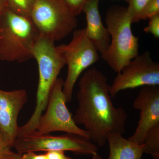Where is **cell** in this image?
Listing matches in <instances>:
<instances>
[{
    "mask_svg": "<svg viewBox=\"0 0 159 159\" xmlns=\"http://www.w3.org/2000/svg\"><path fill=\"white\" fill-rule=\"evenodd\" d=\"M32 54L37 61L39 70L36 105L29 121L19 126L17 137L36 130L40 118L46 110L51 89L66 65L64 58L54 42L40 35L34 43Z\"/></svg>",
    "mask_w": 159,
    "mask_h": 159,
    "instance_id": "7a4b0ae2",
    "label": "cell"
},
{
    "mask_svg": "<svg viewBox=\"0 0 159 159\" xmlns=\"http://www.w3.org/2000/svg\"><path fill=\"white\" fill-rule=\"evenodd\" d=\"M13 147L21 154L29 152L68 151L77 154L93 156L98 151L97 145L89 139L70 133L53 136L31 133L17 137Z\"/></svg>",
    "mask_w": 159,
    "mask_h": 159,
    "instance_id": "52a82bcc",
    "label": "cell"
},
{
    "mask_svg": "<svg viewBox=\"0 0 159 159\" xmlns=\"http://www.w3.org/2000/svg\"><path fill=\"white\" fill-rule=\"evenodd\" d=\"M27 101L25 90L0 89V130L12 148L19 127L17 124L19 114Z\"/></svg>",
    "mask_w": 159,
    "mask_h": 159,
    "instance_id": "8fae6325",
    "label": "cell"
},
{
    "mask_svg": "<svg viewBox=\"0 0 159 159\" xmlns=\"http://www.w3.org/2000/svg\"><path fill=\"white\" fill-rule=\"evenodd\" d=\"M159 14V0H150L141 16V20L149 19L152 16Z\"/></svg>",
    "mask_w": 159,
    "mask_h": 159,
    "instance_id": "ac0fdd59",
    "label": "cell"
},
{
    "mask_svg": "<svg viewBox=\"0 0 159 159\" xmlns=\"http://www.w3.org/2000/svg\"><path fill=\"white\" fill-rule=\"evenodd\" d=\"M39 35L30 18L7 7L0 17V60L23 62L33 58Z\"/></svg>",
    "mask_w": 159,
    "mask_h": 159,
    "instance_id": "277c9868",
    "label": "cell"
},
{
    "mask_svg": "<svg viewBox=\"0 0 159 159\" xmlns=\"http://www.w3.org/2000/svg\"><path fill=\"white\" fill-rule=\"evenodd\" d=\"M63 80L57 78L49 95L45 113L40 118L34 132L46 134L53 132H65L89 139V133L76 124L73 115L67 107V102L63 92Z\"/></svg>",
    "mask_w": 159,
    "mask_h": 159,
    "instance_id": "ba28073f",
    "label": "cell"
},
{
    "mask_svg": "<svg viewBox=\"0 0 159 159\" xmlns=\"http://www.w3.org/2000/svg\"><path fill=\"white\" fill-rule=\"evenodd\" d=\"M46 154L48 159H72L62 151H50L46 152Z\"/></svg>",
    "mask_w": 159,
    "mask_h": 159,
    "instance_id": "44dd1931",
    "label": "cell"
},
{
    "mask_svg": "<svg viewBox=\"0 0 159 159\" xmlns=\"http://www.w3.org/2000/svg\"><path fill=\"white\" fill-rule=\"evenodd\" d=\"M128 4L126 9L132 23L141 20V16L144 8L150 0H125Z\"/></svg>",
    "mask_w": 159,
    "mask_h": 159,
    "instance_id": "2e32d148",
    "label": "cell"
},
{
    "mask_svg": "<svg viewBox=\"0 0 159 159\" xmlns=\"http://www.w3.org/2000/svg\"><path fill=\"white\" fill-rule=\"evenodd\" d=\"M62 54L67 74L64 81L63 92L67 102H70L73 98L75 83L82 72L99 60V52L87 35L85 28L74 30L71 41L67 44L57 46Z\"/></svg>",
    "mask_w": 159,
    "mask_h": 159,
    "instance_id": "8992f818",
    "label": "cell"
},
{
    "mask_svg": "<svg viewBox=\"0 0 159 159\" xmlns=\"http://www.w3.org/2000/svg\"><path fill=\"white\" fill-rule=\"evenodd\" d=\"M110 148L107 159H142L145 153V145L139 144L117 133H109L107 136ZM92 159H103L98 153L92 156Z\"/></svg>",
    "mask_w": 159,
    "mask_h": 159,
    "instance_id": "4fadbf2b",
    "label": "cell"
},
{
    "mask_svg": "<svg viewBox=\"0 0 159 159\" xmlns=\"http://www.w3.org/2000/svg\"><path fill=\"white\" fill-rule=\"evenodd\" d=\"M36 152H29L22 154L20 159H48L46 153L38 154Z\"/></svg>",
    "mask_w": 159,
    "mask_h": 159,
    "instance_id": "7402d4cb",
    "label": "cell"
},
{
    "mask_svg": "<svg viewBox=\"0 0 159 159\" xmlns=\"http://www.w3.org/2000/svg\"><path fill=\"white\" fill-rule=\"evenodd\" d=\"M133 105L134 108L140 111V116L134 132L128 139L142 144L148 129L159 123L158 86L142 87Z\"/></svg>",
    "mask_w": 159,
    "mask_h": 159,
    "instance_id": "30bf717a",
    "label": "cell"
},
{
    "mask_svg": "<svg viewBox=\"0 0 159 159\" xmlns=\"http://www.w3.org/2000/svg\"><path fill=\"white\" fill-rule=\"evenodd\" d=\"M75 16L80 14L88 0H62Z\"/></svg>",
    "mask_w": 159,
    "mask_h": 159,
    "instance_id": "d6986e66",
    "label": "cell"
},
{
    "mask_svg": "<svg viewBox=\"0 0 159 159\" xmlns=\"http://www.w3.org/2000/svg\"><path fill=\"white\" fill-rule=\"evenodd\" d=\"M30 19L40 36L54 42L67 36L77 25L76 16L62 0H35Z\"/></svg>",
    "mask_w": 159,
    "mask_h": 159,
    "instance_id": "5b68a950",
    "label": "cell"
},
{
    "mask_svg": "<svg viewBox=\"0 0 159 159\" xmlns=\"http://www.w3.org/2000/svg\"><path fill=\"white\" fill-rule=\"evenodd\" d=\"M117 74L110 85L111 98L124 90L159 85V63L148 51L132 60Z\"/></svg>",
    "mask_w": 159,
    "mask_h": 159,
    "instance_id": "9c48e42d",
    "label": "cell"
},
{
    "mask_svg": "<svg viewBox=\"0 0 159 159\" xmlns=\"http://www.w3.org/2000/svg\"><path fill=\"white\" fill-rule=\"evenodd\" d=\"M99 0H88L83 11L85 13L87 35L101 56L105 53L110 43V36L104 26L99 13Z\"/></svg>",
    "mask_w": 159,
    "mask_h": 159,
    "instance_id": "7c38bea8",
    "label": "cell"
},
{
    "mask_svg": "<svg viewBox=\"0 0 159 159\" xmlns=\"http://www.w3.org/2000/svg\"><path fill=\"white\" fill-rule=\"evenodd\" d=\"M145 153L148 154L153 159H159V123L148 130L143 140Z\"/></svg>",
    "mask_w": 159,
    "mask_h": 159,
    "instance_id": "5bb4252c",
    "label": "cell"
},
{
    "mask_svg": "<svg viewBox=\"0 0 159 159\" xmlns=\"http://www.w3.org/2000/svg\"><path fill=\"white\" fill-rule=\"evenodd\" d=\"M11 148L0 130V159H20L22 154L13 151Z\"/></svg>",
    "mask_w": 159,
    "mask_h": 159,
    "instance_id": "e0dca14e",
    "label": "cell"
},
{
    "mask_svg": "<svg viewBox=\"0 0 159 159\" xmlns=\"http://www.w3.org/2000/svg\"><path fill=\"white\" fill-rule=\"evenodd\" d=\"M35 0H7L8 7L17 14L30 18Z\"/></svg>",
    "mask_w": 159,
    "mask_h": 159,
    "instance_id": "9a60e30c",
    "label": "cell"
},
{
    "mask_svg": "<svg viewBox=\"0 0 159 159\" xmlns=\"http://www.w3.org/2000/svg\"><path fill=\"white\" fill-rule=\"evenodd\" d=\"M78 88V107L73 119L77 125L84 126L90 140L102 146L109 133L123 135L127 113L122 107L114 105L105 75L95 68L89 69L80 78Z\"/></svg>",
    "mask_w": 159,
    "mask_h": 159,
    "instance_id": "6da1fadb",
    "label": "cell"
},
{
    "mask_svg": "<svg viewBox=\"0 0 159 159\" xmlns=\"http://www.w3.org/2000/svg\"><path fill=\"white\" fill-rule=\"evenodd\" d=\"M105 22L110 43L101 57L118 73L139 55V38L133 33L132 21L125 7L114 6L110 8L106 15Z\"/></svg>",
    "mask_w": 159,
    "mask_h": 159,
    "instance_id": "3957f363",
    "label": "cell"
},
{
    "mask_svg": "<svg viewBox=\"0 0 159 159\" xmlns=\"http://www.w3.org/2000/svg\"><path fill=\"white\" fill-rule=\"evenodd\" d=\"M145 33H150L155 38H159V14L149 19L148 25L144 29Z\"/></svg>",
    "mask_w": 159,
    "mask_h": 159,
    "instance_id": "ffe728a7",
    "label": "cell"
},
{
    "mask_svg": "<svg viewBox=\"0 0 159 159\" xmlns=\"http://www.w3.org/2000/svg\"><path fill=\"white\" fill-rule=\"evenodd\" d=\"M8 7L7 0H0V17Z\"/></svg>",
    "mask_w": 159,
    "mask_h": 159,
    "instance_id": "603a6c76",
    "label": "cell"
}]
</instances>
